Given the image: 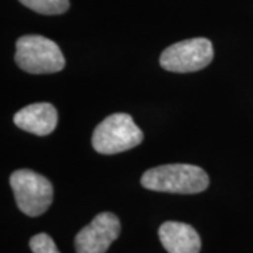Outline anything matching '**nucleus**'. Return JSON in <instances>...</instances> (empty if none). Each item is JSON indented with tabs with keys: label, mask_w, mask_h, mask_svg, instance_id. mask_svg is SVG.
Segmentation results:
<instances>
[{
	"label": "nucleus",
	"mask_w": 253,
	"mask_h": 253,
	"mask_svg": "<svg viewBox=\"0 0 253 253\" xmlns=\"http://www.w3.org/2000/svg\"><path fill=\"white\" fill-rule=\"evenodd\" d=\"M121 232L117 215L100 212L75 236L76 253H106Z\"/></svg>",
	"instance_id": "obj_6"
},
{
	"label": "nucleus",
	"mask_w": 253,
	"mask_h": 253,
	"mask_svg": "<svg viewBox=\"0 0 253 253\" xmlns=\"http://www.w3.org/2000/svg\"><path fill=\"white\" fill-rule=\"evenodd\" d=\"M13 121L23 131L45 136L49 135L58 124V111L51 103H34L18 110Z\"/></svg>",
	"instance_id": "obj_7"
},
{
	"label": "nucleus",
	"mask_w": 253,
	"mask_h": 253,
	"mask_svg": "<svg viewBox=\"0 0 253 253\" xmlns=\"http://www.w3.org/2000/svg\"><path fill=\"white\" fill-rule=\"evenodd\" d=\"M14 59L27 73H56L65 68V58L56 42L42 36H23L16 42Z\"/></svg>",
	"instance_id": "obj_3"
},
{
	"label": "nucleus",
	"mask_w": 253,
	"mask_h": 253,
	"mask_svg": "<svg viewBox=\"0 0 253 253\" xmlns=\"http://www.w3.org/2000/svg\"><path fill=\"white\" fill-rule=\"evenodd\" d=\"M30 248L33 253H59L54 239L46 234H37L30 239Z\"/></svg>",
	"instance_id": "obj_10"
},
{
	"label": "nucleus",
	"mask_w": 253,
	"mask_h": 253,
	"mask_svg": "<svg viewBox=\"0 0 253 253\" xmlns=\"http://www.w3.org/2000/svg\"><path fill=\"white\" fill-rule=\"evenodd\" d=\"M21 4L40 14H62L69 9V0H20Z\"/></svg>",
	"instance_id": "obj_9"
},
{
	"label": "nucleus",
	"mask_w": 253,
	"mask_h": 253,
	"mask_svg": "<svg viewBox=\"0 0 253 253\" xmlns=\"http://www.w3.org/2000/svg\"><path fill=\"white\" fill-rule=\"evenodd\" d=\"M141 184L145 189L174 193V194H197L210 184L208 174L196 165L170 163L152 168L142 174Z\"/></svg>",
	"instance_id": "obj_1"
},
{
	"label": "nucleus",
	"mask_w": 253,
	"mask_h": 253,
	"mask_svg": "<svg viewBox=\"0 0 253 253\" xmlns=\"http://www.w3.org/2000/svg\"><path fill=\"white\" fill-rule=\"evenodd\" d=\"M10 187L17 207L28 217L44 214L54 199L51 181L30 169H20L11 173Z\"/></svg>",
	"instance_id": "obj_4"
},
{
	"label": "nucleus",
	"mask_w": 253,
	"mask_h": 253,
	"mask_svg": "<svg viewBox=\"0 0 253 253\" xmlns=\"http://www.w3.org/2000/svg\"><path fill=\"white\" fill-rule=\"evenodd\" d=\"M214 58V48L207 38H190L168 46L161 55V66L174 73L197 72Z\"/></svg>",
	"instance_id": "obj_5"
},
{
	"label": "nucleus",
	"mask_w": 253,
	"mask_h": 253,
	"mask_svg": "<svg viewBox=\"0 0 253 253\" xmlns=\"http://www.w3.org/2000/svg\"><path fill=\"white\" fill-rule=\"evenodd\" d=\"M159 239L169 253H200L201 239L189 224L166 221L159 228Z\"/></svg>",
	"instance_id": "obj_8"
},
{
	"label": "nucleus",
	"mask_w": 253,
	"mask_h": 253,
	"mask_svg": "<svg viewBox=\"0 0 253 253\" xmlns=\"http://www.w3.org/2000/svg\"><path fill=\"white\" fill-rule=\"evenodd\" d=\"M144 139L141 128L126 113H116L104 118L94 128L91 145L101 155H116L135 148Z\"/></svg>",
	"instance_id": "obj_2"
}]
</instances>
